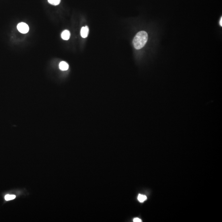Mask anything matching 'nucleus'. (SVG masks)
I'll return each mask as SVG.
<instances>
[{
	"mask_svg": "<svg viewBox=\"0 0 222 222\" xmlns=\"http://www.w3.org/2000/svg\"><path fill=\"white\" fill-rule=\"evenodd\" d=\"M148 39V35L146 32L144 31L138 32L133 40L134 47L137 50L142 49L145 46Z\"/></svg>",
	"mask_w": 222,
	"mask_h": 222,
	"instance_id": "1",
	"label": "nucleus"
},
{
	"mask_svg": "<svg viewBox=\"0 0 222 222\" xmlns=\"http://www.w3.org/2000/svg\"><path fill=\"white\" fill-rule=\"evenodd\" d=\"M17 28L18 31H19L20 33L23 34L27 33L29 32V29L28 25L27 23L23 22H21L19 23L17 25Z\"/></svg>",
	"mask_w": 222,
	"mask_h": 222,
	"instance_id": "2",
	"label": "nucleus"
},
{
	"mask_svg": "<svg viewBox=\"0 0 222 222\" xmlns=\"http://www.w3.org/2000/svg\"><path fill=\"white\" fill-rule=\"evenodd\" d=\"M89 33V29L87 26L83 27L81 30V35L83 38H86L88 36Z\"/></svg>",
	"mask_w": 222,
	"mask_h": 222,
	"instance_id": "3",
	"label": "nucleus"
},
{
	"mask_svg": "<svg viewBox=\"0 0 222 222\" xmlns=\"http://www.w3.org/2000/svg\"><path fill=\"white\" fill-rule=\"evenodd\" d=\"M59 68L62 71H66L69 68V65L65 61H61L59 65Z\"/></svg>",
	"mask_w": 222,
	"mask_h": 222,
	"instance_id": "4",
	"label": "nucleus"
},
{
	"mask_svg": "<svg viewBox=\"0 0 222 222\" xmlns=\"http://www.w3.org/2000/svg\"><path fill=\"white\" fill-rule=\"evenodd\" d=\"M70 36V32L68 30H65L62 33L61 36L62 38L64 40H67L69 39Z\"/></svg>",
	"mask_w": 222,
	"mask_h": 222,
	"instance_id": "5",
	"label": "nucleus"
},
{
	"mask_svg": "<svg viewBox=\"0 0 222 222\" xmlns=\"http://www.w3.org/2000/svg\"><path fill=\"white\" fill-rule=\"evenodd\" d=\"M138 200L140 202L142 203L144 202L146 200H147V197L145 195H141V194H139L138 198Z\"/></svg>",
	"mask_w": 222,
	"mask_h": 222,
	"instance_id": "6",
	"label": "nucleus"
},
{
	"mask_svg": "<svg viewBox=\"0 0 222 222\" xmlns=\"http://www.w3.org/2000/svg\"><path fill=\"white\" fill-rule=\"evenodd\" d=\"M61 0H48V2L53 5H57L60 3Z\"/></svg>",
	"mask_w": 222,
	"mask_h": 222,
	"instance_id": "7",
	"label": "nucleus"
},
{
	"mask_svg": "<svg viewBox=\"0 0 222 222\" xmlns=\"http://www.w3.org/2000/svg\"><path fill=\"white\" fill-rule=\"evenodd\" d=\"M16 198V196L13 195H7L5 197V199L6 201H9L11 200H14Z\"/></svg>",
	"mask_w": 222,
	"mask_h": 222,
	"instance_id": "8",
	"label": "nucleus"
},
{
	"mask_svg": "<svg viewBox=\"0 0 222 222\" xmlns=\"http://www.w3.org/2000/svg\"><path fill=\"white\" fill-rule=\"evenodd\" d=\"M133 222H142V220L138 218H134L133 219Z\"/></svg>",
	"mask_w": 222,
	"mask_h": 222,
	"instance_id": "9",
	"label": "nucleus"
},
{
	"mask_svg": "<svg viewBox=\"0 0 222 222\" xmlns=\"http://www.w3.org/2000/svg\"><path fill=\"white\" fill-rule=\"evenodd\" d=\"M220 26L222 27V18L221 17V19H220Z\"/></svg>",
	"mask_w": 222,
	"mask_h": 222,
	"instance_id": "10",
	"label": "nucleus"
}]
</instances>
